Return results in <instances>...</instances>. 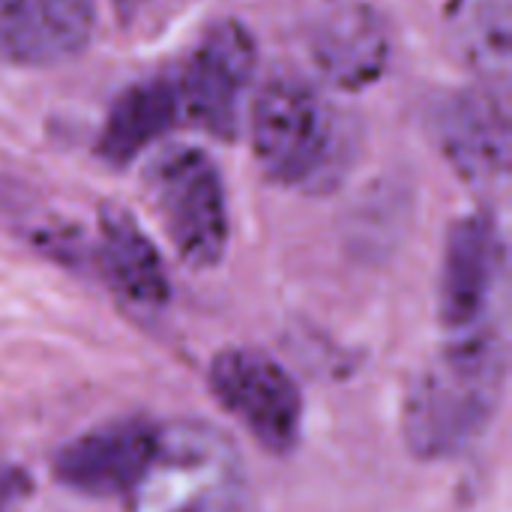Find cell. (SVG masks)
Segmentation results:
<instances>
[{
	"label": "cell",
	"instance_id": "cell-13",
	"mask_svg": "<svg viewBox=\"0 0 512 512\" xmlns=\"http://www.w3.org/2000/svg\"><path fill=\"white\" fill-rule=\"evenodd\" d=\"M177 114H180V96L168 78H150L132 84L111 105L96 150L114 168L129 165L150 144H156L171 132Z\"/></svg>",
	"mask_w": 512,
	"mask_h": 512
},
{
	"label": "cell",
	"instance_id": "cell-14",
	"mask_svg": "<svg viewBox=\"0 0 512 512\" xmlns=\"http://www.w3.org/2000/svg\"><path fill=\"white\" fill-rule=\"evenodd\" d=\"M444 39L456 60L483 84L504 90L510 75V0H450L444 9Z\"/></svg>",
	"mask_w": 512,
	"mask_h": 512
},
{
	"label": "cell",
	"instance_id": "cell-2",
	"mask_svg": "<svg viewBox=\"0 0 512 512\" xmlns=\"http://www.w3.org/2000/svg\"><path fill=\"white\" fill-rule=\"evenodd\" d=\"M249 138L261 171L288 189L327 192L345 177L351 138L342 114L303 78H270L249 105Z\"/></svg>",
	"mask_w": 512,
	"mask_h": 512
},
{
	"label": "cell",
	"instance_id": "cell-5",
	"mask_svg": "<svg viewBox=\"0 0 512 512\" xmlns=\"http://www.w3.org/2000/svg\"><path fill=\"white\" fill-rule=\"evenodd\" d=\"M216 405L267 453L285 456L303 429V396L282 363L258 348H225L207 369Z\"/></svg>",
	"mask_w": 512,
	"mask_h": 512
},
{
	"label": "cell",
	"instance_id": "cell-3",
	"mask_svg": "<svg viewBox=\"0 0 512 512\" xmlns=\"http://www.w3.org/2000/svg\"><path fill=\"white\" fill-rule=\"evenodd\" d=\"M123 501L126 512H243V459L213 423H159L153 453Z\"/></svg>",
	"mask_w": 512,
	"mask_h": 512
},
{
	"label": "cell",
	"instance_id": "cell-9",
	"mask_svg": "<svg viewBox=\"0 0 512 512\" xmlns=\"http://www.w3.org/2000/svg\"><path fill=\"white\" fill-rule=\"evenodd\" d=\"M315 72L342 93H360L381 81L390 66L393 36L387 18L366 0L324 6L306 36Z\"/></svg>",
	"mask_w": 512,
	"mask_h": 512
},
{
	"label": "cell",
	"instance_id": "cell-1",
	"mask_svg": "<svg viewBox=\"0 0 512 512\" xmlns=\"http://www.w3.org/2000/svg\"><path fill=\"white\" fill-rule=\"evenodd\" d=\"M507 387V339L483 324L450 336L417 372L402 405V435L420 462L465 453L495 420Z\"/></svg>",
	"mask_w": 512,
	"mask_h": 512
},
{
	"label": "cell",
	"instance_id": "cell-7",
	"mask_svg": "<svg viewBox=\"0 0 512 512\" xmlns=\"http://www.w3.org/2000/svg\"><path fill=\"white\" fill-rule=\"evenodd\" d=\"M432 132L441 156L471 186L495 189L510 168V111L498 87L474 84L438 99Z\"/></svg>",
	"mask_w": 512,
	"mask_h": 512
},
{
	"label": "cell",
	"instance_id": "cell-8",
	"mask_svg": "<svg viewBox=\"0 0 512 512\" xmlns=\"http://www.w3.org/2000/svg\"><path fill=\"white\" fill-rule=\"evenodd\" d=\"M507 270L504 237L492 213H471L453 222L438 288V315L450 336L492 324V303Z\"/></svg>",
	"mask_w": 512,
	"mask_h": 512
},
{
	"label": "cell",
	"instance_id": "cell-10",
	"mask_svg": "<svg viewBox=\"0 0 512 512\" xmlns=\"http://www.w3.org/2000/svg\"><path fill=\"white\" fill-rule=\"evenodd\" d=\"M159 423L147 417H117L87 429L57 450L51 474L60 486L87 498H123L141 477Z\"/></svg>",
	"mask_w": 512,
	"mask_h": 512
},
{
	"label": "cell",
	"instance_id": "cell-15",
	"mask_svg": "<svg viewBox=\"0 0 512 512\" xmlns=\"http://www.w3.org/2000/svg\"><path fill=\"white\" fill-rule=\"evenodd\" d=\"M30 492V483L15 468H0V512L15 510Z\"/></svg>",
	"mask_w": 512,
	"mask_h": 512
},
{
	"label": "cell",
	"instance_id": "cell-6",
	"mask_svg": "<svg viewBox=\"0 0 512 512\" xmlns=\"http://www.w3.org/2000/svg\"><path fill=\"white\" fill-rule=\"evenodd\" d=\"M258 69V45L237 18H222L204 30L192 48L177 96L186 117L207 135L234 141L249 111V90Z\"/></svg>",
	"mask_w": 512,
	"mask_h": 512
},
{
	"label": "cell",
	"instance_id": "cell-12",
	"mask_svg": "<svg viewBox=\"0 0 512 512\" xmlns=\"http://www.w3.org/2000/svg\"><path fill=\"white\" fill-rule=\"evenodd\" d=\"M96 258L105 282L135 309H159L171 297L168 270L147 231L117 204L99 207Z\"/></svg>",
	"mask_w": 512,
	"mask_h": 512
},
{
	"label": "cell",
	"instance_id": "cell-4",
	"mask_svg": "<svg viewBox=\"0 0 512 512\" xmlns=\"http://www.w3.org/2000/svg\"><path fill=\"white\" fill-rule=\"evenodd\" d=\"M144 183L180 261L192 270H213L231 237L228 195L216 162L198 147H171L147 168Z\"/></svg>",
	"mask_w": 512,
	"mask_h": 512
},
{
	"label": "cell",
	"instance_id": "cell-11",
	"mask_svg": "<svg viewBox=\"0 0 512 512\" xmlns=\"http://www.w3.org/2000/svg\"><path fill=\"white\" fill-rule=\"evenodd\" d=\"M96 0H0V63L48 69L87 51Z\"/></svg>",
	"mask_w": 512,
	"mask_h": 512
}]
</instances>
